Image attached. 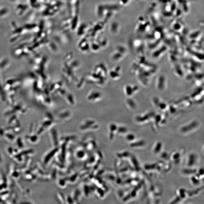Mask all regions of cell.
I'll return each mask as SVG.
<instances>
[{"instance_id":"cell-1","label":"cell","mask_w":204,"mask_h":204,"mask_svg":"<svg viewBox=\"0 0 204 204\" xmlns=\"http://www.w3.org/2000/svg\"><path fill=\"white\" fill-rule=\"evenodd\" d=\"M198 122L196 121H193L190 124L183 127L181 129L182 131L184 133H188L189 131H191V130L194 129L195 128H196L198 126Z\"/></svg>"},{"instance_id":"cell-2","label":"cell","mask_w":204,"mask_h":204,"mask_svg":"<svg viewBox=\"0 0 204 204\" xmlns=\"http://www.w3.org/2000/svg\"><path fill=\"white\" fill-rule=\"evenodd\" d=\"M197 157L194 154H191L189 157L188 165V166L191 167L194 165L196 161Z\"/></svg>"},{"instance_id":"cell-3","label":"cell","mask_w":204,"mask_h":204,"mask_svg":"<svg viewBox=\"0 0 204 204\" xmlns=\"http://www.w3.org/2000/svg\"><path fill=\"white\" fill-rule=\"evenodd\" d=\"M161 144L160 143H157L156 146L154 149V152L155 153H158V152H159L161 150Z\"/></svg>"},{"instance_id":"cell-4","label":"cell","mask_w":204,"mask_h":204,"mask_svg":"<svg viewBox=\"0 0 204 204\" xmlns=\"http://www.w3.org/2000/svg\"><path fill=\"white\" fill-rule=\"evenodd\" d=\"M183 173H186V174H189L195 173L196 172V170L191 169H185L184 170Z\"/></svg>"},{"instance_id":"cell-5","label":"cell","mask_w":204,"mask_h":204,"mask_svg":"<svg viewBox=\"0 0 204 204\" xmlns=\"http://www.w3.org/2000/svg\"><path fill=\"white\" fill-rule=\"evenodd\" d=\"M145 142L144 141H140L136 142L135 143V144L133 145V146H143V145H144Z\"/></svg>"},{"instance_id":"cell-6","label":"cell","mask_w":204,"mask_h":204,"mask_svg":"<svg viewBox=\"0 0 204 204\" xmlns=\"http://www.w3.org/2000/svg\"><path fill=\"white\" fill-rule=\"evenodd\" d=\"M135 138V136L133 134H130L128 135V140H133Z\"/></svg>"}]
</instances>
